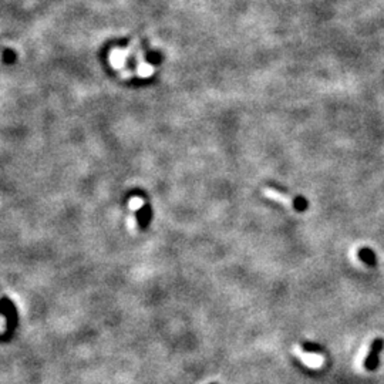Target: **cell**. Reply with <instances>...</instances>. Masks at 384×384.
I'll use <instances>...</instances> for the list:
<instances>
[{
	"mask_svg": "<svg viewBox=\"0 0 384 384\" xmlns=\"http://www.w3.org/2000/svg\"><path fill=\"white\" fill-rule=\"evenodd\" d=\"M265 194H266L268 196H271V198H273V199H276V201L284 202V204H286V205H293L290 198H286V196L280 195L279 192H275L273 189H265Z\"/></svg>",
	"mask_w": 384,
	"mask_h": 384,
	"instance_id": "4",
	"label": "cell"
},
{
	"mask_svg": "<svg viewBox=\"0 0 384 384\" xmlns=\"http://www.w3.org/2000/svg\"><path fill=\"white\" fill-rule=\"evenodd\" d=\"M359 256L367 265H376V256L370 249H361L359 252Z\"/></svg>",
	"mask_w": 384,
	"mask_h": 384,
	"instance_id": "3",
	"label": "cell"
},
{
	"mask_svg": "<svg viewBox=\"0 0 384 384\" xmlns=\"http://www.w3.org/2000/svg\"><path fill=\"white\" fill-rule=\"evenodd\" d=\"M302 350L310 354H323L325 353V347L317 345V343H312V341H305L302 343Z\"/></svg>",
	"mask_w": 384,
	"mask_h": 384,
	"instance_id": "2",
	"label": "cell"
},
{
	"mask_svg": "<svg viewBox=\"0 0 384 384\" xmlns=\"http://www.w3.org/2000/svg\"><path fill=\"white\" fill-rule=\"evenodd\" d=\"M384 347V340L381 337H376L373 340L372 346H370V353L367 354L365 359V369L369 372H374L377 370L378 365H380V354Z\"/></svg>",
	"mask_w": 384,
	"mask_h": 384,
	"instance_id": "1",
	"label": "cell"
}]
</instances>
